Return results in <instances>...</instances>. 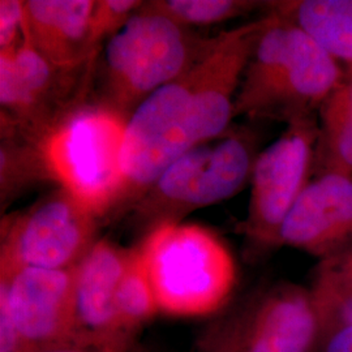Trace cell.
Listing matches in <instances>:
<instances>
[{"label": "cell", "instance_id": "6", "mask_svg": "<svg viewBox=\"0 0 352 352\" xmlns=\"http://www.w3.org/2000/svg\"><path fill=\"white\" fill-rule=\"evenodd\" d=\"M258 136L248 126L227 129L170 164L129 210L145 231L179 223L189 213L228 200L251 182L260 154Z\"/></svg>", "mask_w": 352, "mask_h": 352}, {"label": "cell", "instance_id": "24", "mask_svg": "<svg viewBox=\"0 0 352 352\" xmlns=\"http://www.w3.org/2000/svg\"><path fill=\"white\" fill-rule=\"evenodd\" d=\"M28 352H148L136 338L115 342H80L72 340L63 344L30 349Z\"/></svg>", "mask_w": 352, "mask_h": 352}, {"label": "cell", "instance_id": "7", "mask_svg": "<svg viewBox=\"0 0 352 352\" xmlns=\"http://www.w3.org/2000/svg\"><path fill=\"white\" fill-rule=\"evenodd\" d=\"M317 116L292 122L266 149L252 171L251 196L239 230L244 254L258 261L283 247L282 228L315 171Z\"/></svg>", "mask_w": 352, "mask_h": 352}, {"label": "cell", "instance_id": "10", "mask_svg": "<svg viewBox=\"0 0 352 352\" xmlns=\"http://www.w3.org/2000/svg\"><path fill=\"white\" fill-rule=\"evenodd\" d=\"M210 330L223 352H309L322 331L311 289L279 283Z\"/></svg>", "mask_w": 352, "mask_h": 352}, {"label": "cell", "instance_id": "11", "mask_svg": "<svg viewBox=\"0 0 352 352\" xmlns=\"http://www.w3.org/2000/svg\"><path fill=\"white\" fill-rule=\"evenodd\" d=\"M76 270L19 267L0 274V298L29 349L72 342L76 333Z\"/></svg>", "mask_w": 352, "mask_h": 352}, {"label": "cell", "instance_id": "27", "mask_svg": "<svg viewBox=\"0 0 352 352\" xmlns=\"http://www.w3.org/2000/svg\"><path fill=\"white\" fill-rule=\"evenodd\" d=\"M192 352H223L221 350L218 342L212 333V330L208 327L201 337L197 340Z\"/></svg>", "mask_w": 352, "mask_h": 352}, {"label": "cell", "instance_id": "3", "mask_svg": "<svg viewBox=\"0 0 352 352\" xmlns=\"http://www.w3.org/2000/svg\"><path fill=\"white\" fill-rule=\"evenodd\" d=\"M138 250L164 315H213L236 286L232 253L206 227L166 223L148 232Z\"/></svg>", "mask_w": 352, "mask_h": 352}, {"label": "cell", "instance_id": "16", "mask_svg": "<svg viewBox=\"0 0 352 352\" xmlns=\"http://www.w3.org/2000/svg\"><path fill=\"white\" fill-rule=\"evenodd\" d=\"M318 139L315 171L352 174V67H344L340 84L317 113Z\"/></svg>", "mask_w": 352, "mask_h": 352}, {"label": "cell", "instance_id": "26", "mask_svg": "<svg viewBox=\"0 0 352 352\" xmlns=\"http://www.w3.org/2000/svg\"><path fill=\"white\" fill-rule=\"evenodd\" d=\"M325 352H352V325L330 331L327 334Z\"/></svg>", "mask_w": 352, "mask_h": 352}, {"label": "cell", "instance_id": "13", "mask_svg": "<svg viewBox=\"0 0 352 352\" xmlns=\"http://www.w3.org/2000/svg\"><path fill=\"white\" fill-rule=\"evenodd\" d=\"M132 250L107 239L97 240L76 270V333L74 340H132L120 331L115 295Z\"/></svg>", "mask_w": 352, "mask_h": 352}, {"label": "cell", "instance_id": "14", "mask_svg": "<svg viewBox=\"0 0 352 352\" xmlns=\"http://www.w3.org/2000/svg\"><path fill=\"white\" fill-rule=\"evenodd\" d=\"M96 0H23L24 38L49 63L78 68L98 59L90 42Z\"/></svg>", "mask_w": 352, "mask_h": 352}, {"label": "cell", "instance_id": "9", "mask_svg": "<svg viewBox=\"0 0 352 352\" xmlns=\"http://www.w3.org/2000/svg\"><path fill=\"white\" fill-rule=\"evenodd\" d=\"M100 218L58 188L21 213L3 218L0 274L19 267L71 269L96 244Z\"/></svg>", "mask_w": 352, "mask_h": 352}, {"label": "cell", "instance_id": "2", "mask_svg": "<svg viewBox=\"0 0 352 352\" xmlns=\"http://www.w3.org/2000/svg\"><path fill=\"white\" fill-rule=\"evenodd\" d=\"M343 72L344 67L299 26L267 12L240 82L234 118L289 124L317 116Z\"/></svg>", "mask_w": 352, "mask_h": 352}, {"label": "cell", "instance_id": "4", "mask_svg": "<svg viewBox=\"0 0 352 352\" xmlns=\"http://www.w3.org/2000/svg\"><path fill=\"white\" fill-rule=\"evenodd\" d=\"M213 37H201L145 6L106 42L100 102L126 119L154 91L184 74Z\"/></svg>", "mask_w": 352, "mask_h": 352}, {"label": "cell", "instance_id": "20", "mask_svg": "<svg viewBox=\"0 0 352 352\" xmlns=\"http://www.w3.org/2000/svg\"><path fill=\"white\" fill-rule=\"evenodd\" d=\"M140 0H96L90 19V42L100 51L102 43L118 34L142 7Z\"/></svg>", "mask_w": 352, "mask_h": 352}, {"label": "cell", "instance_id": "15", "mask_svg": "<svg viewBox=\"0 0 352 352\" xmlns=\"http://www.w3.org/2000/svg\"><path fill=\"white\" fill-rule=\"evenodd\" d=\"M266 8L299 26L343 67H352V0L267 1Z\"/></svg>", "mask_w": 352, "mask_h": 352}, {"label": "cell", "instance_id": "8", "mask_svg": "<svg viewBox=\"0 0 352 352\" xmlns=\"http://www.w3.org/2000/svg\"><path fill=\"white\" fill-rule=\"evenodd\" d=\"M98 60V59H97ZM97 60L78 68L49 63L24 38L0 52V126L41 142L88 101Z\"/></svg>", "mask_w": 352, "mask_h": 352}, {"label": "cell", "instance_id": "5", "mask_svg": "<svg viewBox=\"0 0 352 352\" xmlns=\"http://www.w3.org/2000/svg\"><path fill=\"white\" fill-rule=\"evenodd\" d=\"M126 122L100 102H87L39 142L51 182L100 219L119 215L122 209Z\"/></svg>", "mask_w": 352, "mask_h": 352}, {"label": "cell", "instance_id": "18", "mask_svg": "<svg viewBox=\"0 0 352 352\" xmlns=\"http://www.w3.org/2000/svg\"><path fill=\"white\" fill-rule=\"evenodd\" d=\"M160 312L148 273L138 247L132 248L129 261L115 295V315L118 327L128 337L138 331Z\"/></svg>", "mask_w": 352, "mask_h": 352}, {"label": "cell", "instance_id": "22", "mask_svg": "<svg viewBox=\"0 0 352 352\" xmlns=\"http://www.w3.org/2000/svg\"><path fill=\"white\" fill-rule=\"evenodd\" d=\"M314 285L338 292L352 294V248L320 261Z\"/></svg>", "mask_w": 352, "mask_h": 352}, {"label": "cell", "instance_id": "23", "mask_svg": "<svg viewBox=\"0 0 352 352\" xmlns=\"http://www.w3.org/2000/svg\"><path fill=\"white\" fill-rule=\"evenodd\" d=\"M23 41V0H0V52L17 49Z\"/></svg>", "mask_w": 352, "mask_h": 352}, {"label": "cell", "instance_id": "12", "mask_svg": "<svg viewBox=\"0 0 352 352\" xmlns=\"http://www.w3.org/2000/svg\"><path fill=\"white\" fill-rule=\"evenodd\" d=\"M282 244L320 261L352 248V174H314L283 225Z\"/></svg>", "mask_w": 352, "mask_h": 352}, {"label": "cell", "instance_id": "17", "mask_svg": "<svg viewBox=\"0 0 352 352\" xmlns=\"http://www.w3.org/2000/svg\"><path fill=\"white\" fill-rule=\"evenodd\" d=\"M51 182L39 144L25 136L1 129L0 142V204L1 212L26 189Z\"/></svg>", "mask_w": 352, "mask_h": 352}, {"label": "cell", "instance_id": "25", "mask_svg": "<svg viewBox=\"0 0 352 352\" xmlns=\"http://www.w3.org/2000/svg\"><path fill=\"white\" fill-rule=\"evenodd\" d=\"M30 350L14 324L10 307L0 298V352H28Z\"/></svg>", "mask_w": 352, "mask_h": 352}, {"label": "cell", "instance_id": "21", "mask_svg": "<svg viewBox=\"0 0 352 352\" xmlns=\"http://www.w3.org/2000/svg\"><path fill=\"white\" fill-rule=\"evenodd\" d=\"M322 331L329 334L334 329L352 325V294L338 292L312 285Z\"/></svg>", "mask_w": 352, "mask_h": 352}, {"label": "cell", "instance_id": "1", "mask_svg": "<svg viewBox=\"0 0 352 352\" xmlns=\"http://www.w3.org/2000/svg\"><path fill=\"white\" fill-rule=\"evenodd\" d=\"M257 37L254 23L214 36L209 49L184 74L154 91L129 116L122 154L120 214L129 212L177 158L230 129Z\"/></svg>", "mask_w": 352, "mask_h": 352}, {"label": "cell", "instance_id": "19", "mask_svg": "<svg viewBox=\"0 0 352 352\" xmlns=\"http://www.w3.org/2000/svg\"><path fill=\"white\" fill-rule=\"evenodd\" d=\"M265 1L254 0H153L145 6L161 13L179 25H212L250 14L263 7Z\"/></svg>", "mask_w": 352, "mask_h": 352}]
</instances>
